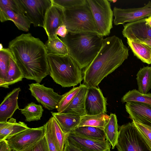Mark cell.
Listing matches in <instances>:
<instances>
[{
	"mask_svg": "<svg viewBox=\"0 0 151 151\" xmlns=\"http://www.w3.org/2000/svg\"><path fill=\"white\" fill-rule=\"evenodd\" d=\"M0 20L2 22L7 20L11 21L19 29L25 32L29 30L31 24L25 15L17 13L1 4Z\"/></svg>",
	"mask_w": 151,
	"mask_h": 151,
	"instance_id": "obj_18",
	"label": "cell"
},
{
	"mask_svg": "<svg viewBox=\"0 0 151 151\" xmlns=\"http://www.w3.org/2000/svg\"><path fill=\"white\" fill-rule=\"evenodd\" d=\"M63 11V8L52 3L47 12L43 27L48 37L55 35L58 28L64 24Z\"/></svg>",
	"mask_w": 151,
	"mask_h": 151,
	"instance_id": "obj_16",
	"label": "cell"
},
{
	"mask_svg": "<svg viewBox=\"0 0 151 151\" xmlns=\"http://www.w3.org/2000/svg\"><path fill=\"white\" fill-rule=\"evenodd\" d=\"M12 57L13 55L8 48L0 50V78L5 81L9 66L10 59Z\"/></svg>",
	"mask_w": 151,
	"mask_h": 151,
	"instance_id": "obj_33",
	"label": "cell"
},
{
	"mask_svg": "<svg viewBox=\"0 0 151 151\" xmlns=\"http://www.w3.org/2000/svg\"><path fill=\"white\" fill-rule=\"evenodd\" d=\"M29 128L24 122H17L15 119L11 118L6 122L0 123V141L6 139Z\"/></svg>",
	"mask_w": 151,
	"mask_h": 151,
	"instance_id": "obj_21",
	"label": "cell"
},
{
	"mask_svg": "<svg viewBox=\"0 0 151 151\" xmlns=\"http://www.w3.org/2000/svg\"><path fill=\"white\" fill-rule=\"evenodd\" d=\"M99 35H109L113 28L114 14L107 0H87Z\"/></svg>",
	"mask_w": 151,
	"mask_h": 151,
	"instance_id": "obj_7",
	"label": "cell"
},
{
	"mask_svg": "<svg viewBox=\"0 0 151 151\" xmlns=\"http://www.w3.org/2000/svg\"><path fill=\"white\" fill-rule=\"evenodd\" d=\"M25 15L35 27H44L47 12L52 0H20Z\"/></svg>",
	"mask_w": 151,
	"mask_h": 151,
	"instance_id": "obj_9",
	"label": "cell"
},
{
	"mask_svg": "<svg viewBox=\"0 0 151 151\" xmlns=\"http://www.w3.org/2000/svg\"><path fill=\"white\" fill-rule=\"evenodd\" d=\"M44 126L29 128L6 139L12 150L22 151L37 142L45 136Z\"/></svg>",
	"mask_w": 151,
	"mask_h": 151,
	"instance_id": "obj_8",
	"label": "cell"
},
{
	"mask_svg": "<svg viewBox=\"0 0 151 151\" xmlns=\"http://www.w3.org/2000/svg\"><path fill=\"white\" fill-rule=\"evenodd\" d=\"M106 99L99 87L88 88L85 102L86 114L94 115L106 113Z\"/></svg>",
	"mask_w": 151,
	"mask_h": 151,
	"instance_id": "obj_12",
	"label": "cell"
},
{
	"mask_svg": "<svg viewBox=\"0 0 151 151\" xmlns=\"http://www.w3.org/2000/svg\"><path fill=\"white\" fill-rule=\"evenodd\" d=\"M8 48L24 78L40 83L49 75L45 44L39 38L22 34L9 42Z\"/></svg>",
	"mask_w": 151,
	"mask_h": 151,
	"instance_id": "obj_1",
	"label": "cell"
},
{
	"mask_svg": "<svg viewBox=\"0 0 151 151\" xmlns=\"http://www.w3.org/2000/svg\"><path fill=\"white\" fill-rule=\"evenodd\" d=\"M22 151H49L45 135L40 140Z\"/></svg>",
	"mask_w": 151,
	"mask_h": 151,
	"instance_id": "obj_37",
	"label": "cell"
},
{
	"mask_svg": "<svg viewBox=\"0 0 151 151\" xmlns=\"http://www.w3.org/2000/svg\"><path fill=\"white\" fill-rule=\"evenodd\" d=\"M63 23L69 32L71 34L91 33L98 34L87 2L83 5L64 9Z\"/></svg>",
	"mask_w": 151,
	"mask_h": 151,
	"instance_id": "obj_5",
	"label": "cell"
},
{
	"mask_svg": "<svg viewBox=\"0 0 151 151\" xmlns=\"http://www.w3.org/2000/svg\"><path fill=\"white\" fill-rule=\"evenodd\" d=\"M21 113L25 117V121L30 122L41 119L44 110L42 106L32 102L27 104L23 109H20Z\"/></svg>",
	"mask_w": 151,
	"mask_h": 151,
	"instance_id": "obj_29",
	"label": "cell"
},
{
	"mask_svg": "<svg viewBox=\"0 0 151 151\" xmlns=\"http://www.w3.org/2000/svg\"><path fill=\"white\" fill-rule=\"evenodd\" d=\"M12 151H14V150H12Z\"/></svg>",
	"mask_w": 151,
	"mask_h": 151,
	"instance_id": "obj_46",
	"label": "cell"
},
{
	"mask_svg": "<svg viewBox=\"0 0 151 151\" xmlns=\"http://www.w3.org/2000/svg\"><path fill=\"white\" fill-rule=\"evenodd\" d=\"M110 2H112L113 3H115L117 1L116 0H108Z\"/></svg>",
	"mask_w": 151,
	"mask_h": 151,
	"instance_id": "obj_44",
	"label": "cell"
},
{
	"mask_svg": "<svg viewBox=\"0 0 151 151\" xmlns=\"http://www.w3.org/2000/svg\"><path fill=\"white\" fill-rule=\"evenodd\" d=\"M28 85L31 95L44 107L50 110L56 109L62 95L54 92L52 88L45 86L44 84L36 83Z\"/></svg>",
	"mask_w": 151,
	"mask_h": 151,
	"instance_id": "obj_10",
	"label": "cell"
},
{
	"mask_svg": "<svg viewBox=\"0 0 151 151\" xmlns=\"http://www.w3.org/2000/svg\"><path fill=\"white\" fill-rule=\"evenodd\" d=\"M63 151H83L73 145L65 139Z\"/></svg>",
	"mask_w": 151,
	"mask_h": 151,
	"instance_id": "obj_40",
	"label": "cell"
},
{
	"mask_svg": "<svg viewBox=\"0 0 151 151\" xmlns=\"http://www.w3.org/2000/svg\"><path fill=\"white\" fill-rule=\"evenodd\" d=\"M136 76L138 91L142 93H147L151 88V67L141 68Z\"/></svg>",
	"mask_w": 151,
	"mask_h": 151,
	"instance_id": "obj_28",
	"label": "cell"
},
{
	"mask_svg": "<svg viewBox=\"0 0 151 151\" xmlns=\"http://www.w3.org/2000/svg\"><path fill=\"white\" fill-rule=\"evenodd\" d=\"M52 1L64 9L74 8L87 3V0H52Z\"/></svg>",
	"mask_w": 151,
	"mask_h": 151,
	"instance_id": "obj_35",
	"label": "cell"
},
{
	"mask_svg": "<svg viewBox=\"0 0 151 151\" xmlns=\"http://www.w3.org/2000/svg\"><path fill=\"white\" fill-rule=\"evenodd\" d=\"M47 122L58 151H63L65 141V134L53 116H52Z\"/></svg>",
	"mask_w": 151,
	"mask_h": 151,
	"instance_id": "obj_24",
	"label": "cell"
},
{
	"mask_svg": "<svg viewBox=\"0 0 151 151\" xmlns=\"http://www.w3.org/2000/svg\"><path fill=\"white\" fill-rule=\"evenodd\" d=\"M6 139L0 141V151H12Z\"/></svg>",
	"mask_w": 151,
	"mask_h": 151,
	"instance_id": "obj_41",
	"label": "cell"
},
{
	"mask_svg": "<svg viewBox=\"0 0 151 151\" xmlns=\"http://www.w3.org/2000/svg\"><path fill=\"white\" fill-rule=\"evenodd\" d=\"M145 19L127 23L124 25L122 32L124 37L132 40L138 41L151 39V28Z\"/></svg>",
	"mask_w": 151,
	"mask_h": 151,
	"instance_id": "obj_14",
	"label": "cell"
},
{
	"mask_svg": "<svg viewBox=\"0 0 151 151\" xmlns=\"http://www.w3.org/2000/svg\"><path fill=\"white\" fill-rule=\"evenodd\" d=\"M23 78V74L15 62L13 56L11 57L5 80L6 88H9L10 85L22 81Z\"/></svg>",
	"mask_w": 151,
	"mask_h": 151,
	"instance_id": "obj_30",
	"label": "cell"
},
{
	"mask_svg": "<svg viewBox=\"0 0 151 151\" xmlns=\"http://www.w3.org/2000/svg\"><path fill=\"white\" fill-rule=\"evenodd\" d=\"M129 55V50L121 39L116 35L104 38L99 51L83 72V84L88 88L99 87L102 80L119 67Z\"/></svg>",
	"mask_w": 151,
	"mask_h": 151,
	"instance_id": "obj_2",
	"label": "cell"
},
{
	"mask_svg": "<svg viewBox=\"0 0 151 151\" xmlns=\"http://www.w3.org/2000/svg\"><path fill=\"white\" fill-rule=\"evenodd\" d=\"M145 19L148 24L151 28V16L146 18Z\"/></svg>",
	"mask_w": 151,
	"mask_h": 151,
	"instance_id": "obj_43",
	"label": "cell"
},
{
	"mask_svg": "<svg viewBox=\"0 0 151 151\" xmlns=\"http://www.w3.org/2000/svg\"><path fill=\"white\" fill-rule=\"evenodd\" d=\"M44 126L45 128V135L47 142L49 151H58L53 140L47 122L44 124Z\"/></svg>",
	"mask_w": 151,
	"mask_h": 151,
	"instance_id": "obj_38",
	"label": "cell"
},
{
	"mask_svg": "<svg viewBox=\"0 0 151 151\" xmlns=\"http://www.w3.org/2000/svg\"><path fill=\"white\" fill-rule=\"evenodd\" d=\"M49 75L54 81L63 87L74 86L83 79L82 69L68 55L47 54Z\"/></svg>",
	"mask_w": 151,
	"mask_h": 151,
	"instance_id": "obj_4",
	"label": "cell"
},
{
	"mask_svg": "<svg viewBox=\"0 0 151 151\" xmlns=\"http://www.w3.org/2000/svg\"><path fill=\"white\" fill-rule=\"evenodd\" d=\"M21 91L20 87L14 88L4 98L0 105V123L7 122L17 109H20L18 99Z\"/></svg>",
	"mask_w": 151,
	"mask_h": 151,
	"instance_id": "obj_17",
	"label": "cell"
},
{
	"mask_svg": "<svg viewBox=\"0 0 151 151\" xmlns=\"http://www.w3.org/2000/svg\"><path fill=\"white\" fill-rule=\"evenodd\" d=\"M127 42L134 55L143 63L151 64V47L137 40L127 39Z\"/></svg>",
	"mask_w": 151,
	"mask_h": 151,
	"instance_id": "obj_22",
	"label": "cell"
},
{
	"mask_svg": "<svg viewBox=\"0 0 151 151\" xmlns=\"http://www.w3.org/2000/svg\"><path fill=\"white\" fill-rule=\"evenodd\" d=\"M81 86L73 87L68 92L62 95L56 108L58 112L62 113L71 103L74 98L78 93Z\"/></svg>",
	"mask_w": 151,
	"mask_h": 151,
	"instance_id": "obj_32",
	"label": "cell"
},
{
	"mask_svg": "<svg viewBox=\"0 0 151 151\" xmlns=\"http://www.w3.org/2000/svg\"><path fill=\"white\" fill-rule=\"evenodd\" d=\"M0 4L7 7L17 13L25 15L20 0H0Z\"/></svg>",
	"mask_w": 151,
	"mask_h": 151,
	"instance_id": "obj_36",
	"label": "cell"
},
{
	"mask_svg": "<svg viewBox=\"0 0 151 151\" xmlns=\"http://www.w3.org/2000/svg\"><path fill=\"white\" fill-rule=\"evenodd\" d=\"M121 101L124 103L133 101L148 104L151 106V93H142L134 89L126 93L122 97Z\"/></svg>",
	"mask_w": 151,
	"mask_h": 151,
	"instance_id": "obj_31",
	"label": "cell"
},
{
	"mask_svg": "<svg viewBox=\"0 0 151 151\" xmlns=\"http://www.w3.org/2000/svg\"><path fill=\"white\" fill-rule=\"evenodd\" d=\"M60 39L66 46L68 55L82 69L91 63L99 51L103 37L91 33L72 34Z\"/></svg>",
	"mask_w": 151,
	"mask_h": 151,
	"instance_id": "obj_3",
	"label": "cell"
},
{
	"mask_svg": "<svg viewBox=\"0 0 151 151\" xmlns=\"http://www.w3.org/2000/svg\"><path fill=\"white\" fill-rule=\"evenodd\" d=\"M109 116L105 113L94 115L86 114L81 116L78 127L89 126L104 129L109 120Z\"/></svg>",
	"mask_w": 151,
	"mask_h": 151,
	"instance_id": "obj_25",
	"label": "cell"
},
{
	"mask_svg": "<svg viewBox=\"0 0 151 151\" xmlns=\"http://www.w3.org/2000/svg\"><path fill=\"white\" fill-rule=\"evenodd\" d=\"M109 120L105 126L104 131L106 139L111 144L112 149L116 146L119 135L118 125L116 114L111 113Z\"/></svg>",
	"mask_w": 151,
	"mask_h": 151,
	"instance_id": "obj_27",
	"label": "cell"
},
{
	"mask_svg": "<svg viewBox=\"0 0 151 151\" xmlns=\"http://www.w3.org/2000/svg\"><path fill=\"white\" fill-rule=\"evenodd\" d=\"M116 146L118 151H151L132 122L119 127Z\"/></svg>",
	"mask_w": 151,
	"mask_h": 151,
	"instance_id": "obj_6",
	"label": "cell"
},
{
	"mask_svg": "<svg viewBox=\"0 0 151 151\" xmlns=\"http://www.w3.org/2000/svg\"><path fill=\"white\" fill-rule=\"evenodd\" d=\"M51 113L65 135L71 133L77 127L80 122L81 116L78 115L58 112Z\"/></svg>",
	"mask_w": 151,
	"mask_h": 151,
	"instance_id": "obj_20",
	"label": "cell"
},
{
	"mask_svg": "<svg viewBox=\"0 0 151 151\" xmlns=\"http://www.w3.org/2000/svg\"><path fill=\"white\" fill-rule=\"evenodd\" d=\"M139 41L151 47V39H148Z\"/></svg>",
	"mask_w": 151,
	"mask_h": 151,
	"instance_id": "obj_42",
	"label": "cell"
},
{
	"mask_svg": "<svg viewBox=\"0 0 151 151\" xmlns=\"http://www.w3.org/2000/svg\"><path fill=\"white\" fill-rule=\"evenodd\" d=\"M73 132L82 137L96 140H105L106 137L103 129L89 126L78 127Z\"/></svg>",
	"mask_w": 151,
	"mask_h": 151,
	"instance_id": "obj_26",
	"label": "cell"
},
{
	"mask_svg": "<svg viewBox=\"0 0 151 151\" xmlns=\"http://www.w3.org/2000/svg\"><path fill=\"white\" fill-rule=\"evenodd\" d=\"M0 50H1V49H2L3 48V45H2L1 44H0Z\"/></svg>",
	"mask_w": 151,
	"mask_h": 151,
	"instance_id": "obj_45",
	"label": "cell"
},
{
	"mask_svg": "<svg viewBox=\"0 0 151 151\" xmlns=\"http://www.w3.org/2000/svg\"><path fill=\"white\" fill-rule=\"evenodd\" d=\"M129 118L140 123L151 125V106L147 104L130 101L125 104Z\"/></svg>",
	"mask_w": 151,
	"mask_h": 151,
	"instance_id": "obj_15",
	"label": "cell"
},
{
	"mask_svg": "<svg viewBox=\"0 0 151 151\" xmlns=\"http://www.w3.org/2000/svg\"><path fill=\"white\" fill-rule=\"evenodd\" d=\"M80 88L72 101L62 113H69L82 116L86 115L85 102L88 90L87 86L80 84Z\"/></svg>",
	"mask_w": 151,
	"mask_h": 151,
	"instance_id": "obj_19",
	"label": "cell"
},
{
	"mask_svg": "<svg viewBox=\"0 0 151 151\" xmlns=\"http://www.w3.org/2000/svg\"><path fill=\"white\" fill-rule=\"evenodd\" d=\"M115 25L123 24L146 18L151 16V1L142 7L122 9L114 7L113 9Z\"/></svg>",
	"mask_w": 151,
	"mask_h": 151,
	"instance_id": "obj_11",
	"label": "cell"
},
{
	"mask_svg": "<svg viewBox=\"0 0 151 151\" xmlns=\"http://www.w3.org/2000/svg\"><path fill=\"white\" fill-rule=\"evenodd\" d=\"M69 142L83 151H110L111 145L106 139L96 140L86 138L73 132L65 135Z\"/></svg>",
	"mask_w": 151,
	"mask_h": 151,
	"instance_id": "obj_13",
	"label": "cell"
},
{
	"mask_svg": "<svg viewBox=\"0 0 151 151\" xmlns=\"http://www.w3.org/2000/svg\"><path fill=\"white\" fill-rule=\"evenodd\" d=\"M45 44L47 54L57 55H68V48L56 35H51Z\"/></svg>",
	"mask_w": 151,
	"mask_h": 151,
	"instance_id": "obj_23",
	"label": "cell"
},
{
	"mask_svg": "<svg viewBox=\"0 0 151 151\" xmlns=\"http://www.w3.org/2000/svg\"><path fill=\"white\" fill-rule=\"evenodd\" d=\"M68 33L66 26L64 24L58 28L55 31V34L63 38L65 37Z\"/></svg>",
	"mask_w": 151,
	"mask_h": 151,
	"instance_id": "obj_39",
	"label": "cell"
},
{
	"mask_svg": "<svg viewBox=\"0 0 151 151\" xmlns=\"http://www.w3.org/2000/svg\"><path fill=\"white\" fill-rule=\"evenodd\" d=\"M132 122L151 149V125L143 124L133 120Z\"/></svg>",
	"mask_w": 151,
	"mask_h": 151,
	"instance_id": "obj_34",
	"label": "cell"
}]
</instances>
